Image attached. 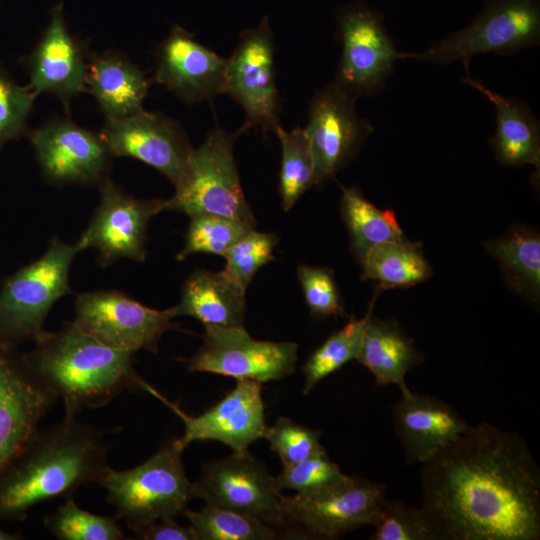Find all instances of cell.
<instances>
[{"label":"cell","instance_id":"1","mask_svg":"<svg viewBox=\"0 0 540 540\" xmlns=\"http://www.w3.org/2000/svg\"><path fill=\"white\" fill-rule=\"evenodd\" d=\"M421 466L435 540L540 539V469L520 435L472 425Z\"/></svg>","mask_w":540,"mask_h":540},{"label":"cell","instance_id":"2","mask_svg":"<svg viewBox=\"0 0 540 540\" xmlns=\"http://www.w3.org/2000/svg\"><path fill=\"white\" fill-rule=\"evenodd\" d=\"M107 454L104 432L76 417L38 429L0 478V520L23 521L33 506L98 483Z\"/></svg>","mask_w":540,"mask_h":540},{"label":"cell","instance_id":"3","mask_svg":"<svg viewBox=\"0 0 540 540\" xmlns=\"http://www.w3.org/2000/svg\"><path fill=\"white\" fill-rule=\"evenodd\" d=\"M23 353L33 374L57 398L67 417L84 408L107 405L124 390L143 391L145 381L133 366V354L111 348L67 321L56 332L44 331Z\"/></svg>","mask_w":540,"mask_h":540},{"label":"cell","instance_id":"4","mask_svg":"<svg viewBox=\"0 0 540 540\" xmlns=\"http://www.w3.org/2000/svg\"><path fill=\"white\" fill-rule=\"evenodd\" d=\"M180 439L165 443L142 464L128 470L108 468L98 482L117 519L132 530L184 513L193 497V482L184 470Z\"/></svg>","mask_w":540,"mask_h":540},{"label":"cell","instance_id":"5","mask_svg":"<svg viewBox=\"0 0 540 540\" xmlns=\"http://www.w3.org/2000/svg\"><path fill=\"white\" fill-rule=\"evenodd\" d=\"M81 250L53 237L36 260L9 275L0 289V345L15 348L35 342L54 304L72 293L69 272Z\"/></svg>","mask_w":540,"mask_h":540},{"label":"cell","instance_id":"6","mask_svg":"<svg viewBox=\"0 0 540 540\" xmlns=\"http://www.w3.org/2000/svg\"><path fill=\"white\" fill-rule=\"evenodd\" d=\"M540 41L539 0H487L466 27L433 43L413 58L448 65L460 61L469 74V60L480 53L511 54Z\"/></svg>","mask_w":540,"mask_h":540},{"label":"cell","instance_id":"7","mask_svg":"<svg viewBox=\"0 0 540 540\" xmlns=\"http://www.w3.org/2000/svg\"><path fill=\"white\" fill-rule=\"evenodd\" d=\"M240 133V130L230 133L220 128L208 133L204 142L193 149L188 178L166 200V210L189 217L216 214L255 227L233 155L234 142Z\"/></svg>","mask_w":540,"mask_h":540},{"label":"cell","instance_id":"8","mask_svg":"<svg viewBox=\"0 0 540 540\" xmlns=\"http://www.w3.org/2000/svg\"><path fill=\"white\" fill-rule=\"evenodd\" d=\"M386 486L361 477L346 476L338 483L311 493L281 497L284 521L309 534L336 538L362 526H373L380 516Z\"/></svg>","mask_w":540,"mask_h":540},{"label":"cell","instance_id":"9","mask_svg":"<svg viewBox=\"0 0 540 540\" xmlns=\"http://www.w3.org/2000/svg\"><path fill=\"white\" fill-rule=\"evenodd\" d=\"M75 319L79 328L101 343L135 353H157L161 337L177 329L170 309L157 310L118 290L80 293L75 299Z\"/></svg>","mask_w":540,"mask_h":540},{"label":"cell","instance_id":"10","mask_svg":"<svg viewBox=\"0 0 540 540\" xmlns=\"http://www.w3.org/2000/svg\"><path fill=\"white\" fill-rule=\"evenodd\" d=\"M337 24L342 54L334 81L356 99L377 93L404 52L395 48L381 14L363 3L343 6Z\"/></svg>","mask_w":540,"mask_h":540},{"label":"cell","instance_id":"11","mask_svg":"<svg viewBox=\"0 0 540 540\" xmlns=\"http://www.w3.org/2000/svg\"><path fill=\"white\" fill-rule=\"evenodd\" d=\"M274 39L268 17L244 30L227 59L223 93L245 112L241 132L260 127L274 132L279 124L280 99L275 81Z\"/></svg>","mask_w":540,"mask_h":540},{"label":"cell","instance_id":"12","mask_svg":"<svg viewBox=\"0 0 540 540\" xmlns=\"http://www.w3.org/2000/svg\"><path fill=\"white\" fill-rule=\"evenodd\" d=\"M204 327L202 346L186 360L190 372L262 384L282 379L295 370L298 346L294 342L257 340L244 327Z\"/></svg>","mask_w":540,"mask_h":540},{"label":"cell","instance_id":"13","mask_svg":"<svg viewBox=\"0 0 540 540\" xmlns=\"http://www.w3.org/2000/svg\"><path fill=\"white\" fill-rule=\"evenodd\" d=\"M98 188L99 204L77 246L81 251L95 249L102 267L120 259L144 262L149 222L166 210V200L133 197L110 178Z\"/></svg>","mask_w":540,"mask_h":540},{"label":"cell","instance_id":"14","mask_svg":"<svg viewBox=\"0 0 540 540\" xmlns=\"http://www.w3.org/2000/svg\"><path fill=\"white\" fill-rule=\"evenodd\" d=\"M193 497L206 504L230 509L268 525L285 523L281 510L282 493L274 476L248 450L204 465L193 482Z\"/></svg>","mask_w":540,"mask_h":540},{"label":"cell","instance_id":"15","mask_svg":"<svg viewBox=\"0 0 540 540\" xmlns=\"http://www.w3.org/2000/svg\"><path fill=\"white\" fill-rule=\"evenodd\" d=\"M43 179L53 185H101L112 161L100 133L70 118H52L28 132Z\"/></svg>","mask_w":540,"mask_h":540},{"label":"cell","instance_id":"16","mask_svg":"<svg viewBox=\"0 0 540 540\" xmlns=\"http://www.w3.org/2000/svg\"><path fill=\"white\" fill-rule=\"evenodd\" d=\"M100 135L113 157L139 160L163 174L175 188L187 180L194 148L172 118L143 110L106 121Z\"/></svg>","mask_w":540,"mask_h":540},{"label":"cell","instance_id":"17","mask_svg":"<svg viewBox=\"0 0 540 540\" xmlns=\"http://www.w3.org/2000/svg\"><path fill=\"white\" fill-rule=\"evenodd\" d=\"M56 399L30 370L22 353L0 345V478Z\"/></svg>","mask_w":540,"mask_h":540},{"label":"cell","instance_id":"18","mask_svg":"<svg viewBox=\"0 0 540 540\" xmlns=\"http://www.w3.org/2000/svg\"><path fill=\"white\" fill-rule=\"evenodd\" d=\"M356 98L337 82L312 98L304 131L315 162V185L333 178L358 152L373 131L355 110Z\"/></svg>","mask_w":540,"mask_h":540},{"label":"cell","instance_id":"19","mask_svg":"<svg viewBox=\"0 0 540 540\" xmlns=\"http://www.w3.org/2000/svg\"><path fill=\"white\" fill-rule=\"evenodd\" d=\"M143 391L160 400L182 420L184 434L179 439L185 448L193 441H218L233 452L244 451L253 442L264 438L268 427L262 385L253 380H237L236 386L223 399L196 416L186 414L147 382Z\"/></svg>","mask_w":540,"mask_h":540},{"label":"cell","instance_id":"20","mask_svg":"<svg viewBox=\"0 0 540 540\" xmlns=\"http://www.w3.org/2000/svg\"><path fill=\"white\" fill-rule=\"evenodd\" d=\"M84 44L70 33L62 3L51 11L48 25L32 51L23 60L29 75L27 85L37 96L50 94L68 107L86 91L89 60Z\"/></svg>","mask_w":540,"mask_h":540},{"label":"cell","instance_id":"21","mask_svg":"<svg viewBox=\"0 0 540 540\" xmlns=\"http://www.w3.org/2000/svg\"><path fill=\"white\" fill-rule=\"evenodd\" d=\"M227 59L174 26L156 51L154 81L194 104L223 93Z\"/></svg>","mask_w":540,"mask_h":540},{"label":"cell","instance_id":"22","mask_svg":"<svg viewBox=\"0 0 540 540\" xmlns=\"http://www.w3.org/2000/svg\"><path fill=\"white\" fill-rule=\"evenodd\" d=\"M393 422L409 464L426 462L472 426L442 399L413 392L395 403Z\"/></svg>","mask_w":540,"mask_h":540},{"label":"cell","instance_id":"23","mask_svg":"<svg viewBox=\"0 0 540 540\" xmlns=\"http://www.w3.org/2000/svg\"><path fill=\"white\" fill-rule=\"evenodd\" d=\"M150 81L122 52L90 54L86 91L96 100L106 121L120 120L144 110Z\"/></svg>","mask_w":540,"mask_h":540},{"label":"cell","instance_id":"24","mask_svg":"<svg viewBox=\"0 0 540 540\" xmlns=\"http://www.w3.org/2000/svg\"><path fill=\"white\" fill-rule=\"evenodd\" d=\"M246 290L224 271H194L183 283L173 318L190 316L204 326L243 327Z\"/></svg>","mask_w":540,"mask_h":540},{"label":"cell","instance_id":"25","mask_svg":"<svg viewBox=\"0 0 540 540\" xmlns=\"http://www.w3.org/2000/svg\"><path fill=\"white\" fill-rule=\"evenodd\" d=\"M356 360L372 373L378 386L396 385L401 395L407 396L412 391L406 374L422 363L423 357L398 322L371 314Z\"/></svg>","mask_w":540,"mask_h":540},{"label":"cell","instance_id":"26","mask_svg":"<svg viewBox=\"0 0 540 540\" xmlns=\"http://www.w3.org/2000/svg\"><path fill=\"white\" fill-rule=\"evenodd\" d=\"M463 82L482 94L494 105L496 131L490 144L496 158L507 166L539 165V122L525 101L503 97L482 82L466 75Z\"/></svg>","mask_w":540,"mask_h":540},{"label":"cell","instance_id":"27","mask_svg":"<svg viewBox=\"0 0 540 540\" xmlns=\"http://www.w3.org/2000/svg\"><path fill=\"white\" fill-rule=\"evenodd\" d=\"M342 193L341 214L360 264L374 246L405 239L393 211L379 209L354 186L342 187Z\"/></svg>","mask_w":540,"mask_h":540},{"label":"cell","instance_id":"28","mask_svg":"<svg viewBox=\"0 0 540 540\" xmlns=\"http://www.w3.org/2000/svg\"><path fill=\"white\" fill-rule=\"evenodd\" d=\"M484 247L500 264L510 285L533 303L540 290V237L518 226L506 236L486 241Z\"/></svg>","mask_w":540,"mask_h":540},{"label":"cell","instance_id":"29","mask_svg":"<svg viewBox=\"0 0 540 540\" xmlns=\"http://www.w3.org/2000/svg\"><path fill=\"white\" fill-rule=\"evenodd\" d=\"M361 265L362 278L375 281L380 289L410 287L432 273L421 246L406 239L374 246Z\"/></svg>","mask_w":540,"mask_h":540},{"label":"cell","instance_id":"30","mask_svg":"<svg viewBox=\"0 0 540 540\" xmlns=\"http://www.w3.org/2000/svg\"><path fill=\"white\" fill-rule=\"evenodd\" d=\"M371 304L367 314L350 320L340 330L332 333L307 359L302 367L305 382L303 394H308L317 384L330 374L342 368L359 354L363 332L372 314Z\"/></svg>","mask_w":540,"mask_h":540},{"label":"cell","instance_id":"31","mask_svg":"<svg viewBox=\"0 0 540 540\" xmlns=\"http://www.w3.org/2000/svg\"><path fill=\"white\" fill-rule=\"evenodd\" d=\"M281 143L282 161L279 174V193L285 211L315 185V162L304 129L291 131L278 125L274 131Z\"/></svg>","mask_w":540,"mask_h":540},{"label":"cell","instance_id":"32","mask_svg":"<svg viewBox=\"0 0 540 540\" xmlns=\"http://www.w3.org/2000/svg\"><path fill=\"white\" fill-rule=\"evenodd\" d=\"M196 540H270L275 530L256 518L214 505L206 504L198 511L186 509L183 513Z\"/></svg>","mask_w":540,"mask_h":540},{"label":"cell","instance_id":"33","mask_svg":"<svg viewBox=\"0 0 540 540\" xmlns=\"http://www.w3.org/2000/svg\"><path fill=\"white\" fill-rule=\"evenodd\" d=\"M116 519L115 516H100L83 510L70 496L56 511L47 515L43 523L60 540L126 539Z\"/></svg>","mask_w":540,"mask_h":540},{"label":"cell","instance_id":"34","mask_svg":"<svg viewBox=\"0 0 540 540\" xmlns=\"http://www.w3.org/2000/svg\"><path fill=\"white\" fill-rule=\"evenodd\" d=\"M252 229L254 227L216 214L192 215L185 235V243L177 254V260L183 261L195 253L223 256Z\"/></svg>","mask_w":540,"mask_h":540},{"label":"cell","instance_id":"35","mask_svg":"<svg viewBox=\"0 0 540 540\" xmlns=\"http://www.w3.org/2000/svg\"><path fill=\"white\" fill-rule=\"evenodd\" d=\"M278 240L273 233L250 230L223 255L226 259L223 271L247 290L257 271L273 260Z\"/></svg>","mask_w":540,"mask_h":540},{"label":"cell","instance_id":"36","mask_svg":"<svg viewBox=\"0 0 540 540\" xmlns=\"http://www.w3.org/2000/svg\"><path fill=\"white\" fill-rule=\"evenodd\" d=\"M36 97L28 86H20L0 62V150L28 132Z\"/></svg>","mask_w":540,"mask_h":540},{"label":"cell","instance_id":"37","mask_svg":"<svg viewBox=\"0 0 540 540\" xmlns=\"http://www.w3.org/2000/svg\"><path fill=\"white\" fill-rule=\"evenodd\" d=\"M346 476L325 450L302 461L283 466L281 473L274 478L280 491L287 489L304 494L328 488Z\"/></svg>","mask_w":540,"mask_h":540},{"label":"cell","instance_id":"38","mask_svg":"<svg viewBox=\"0 0 540 540\" xmlns=\"http://www.w3.org/2000/svg\"><path fill=\"white\" fill-rule=\"evenodd\" d=\"M322 432L300 425L287 417H279L267 427L264 438L283 466L314 456L326 449L320 442Z\"/></svg>","mask_w":540,"mask_h":540},{"label":"cell","instance_id":"39","mask_svg":"<svg viewBox=\"0 0 540 540\" xmlns=\"http://www.w3.org/2000/svg\"><path fill=\"white\" fill-rule=\"evenodd\" d=\"M373 527L372 540H435L421 508L399 500L385 501Z\"/></svg>","mask_w":540,"mask_h":540},{"label":"cell","instance_id":"40","mask_svg":"<svg viewBox=\"0 0 540 540\" xmlns=\"http://www.w3.org/2000/svg\"><path fill=\"white\" fill-rule=\"evenodd\" d=\"M297 276L306 304L314 318L346 316L331 269L300 265L297 268Z\"/></svg>","mask_w":540,"mask_h":540},{"label":"cell","instance_id":"41","mask_svg":"<svg viewBox=\"0 0 540 540\" xmlns=\"http://www.w3.org/2000/svg\"><path fill=\"white\" fill-rule=\"evenodd\" d=\"M144 540H196L191 526H181L174 518H166L133 531Z\"/></svg>","mask_w":540,"mask_h":540},{"label":"cell","instance_id":"42","mask_svg":"<svg viewBox=\"0 0 540 540\" xmlns=\"http://www.w3.org/2000/svg\"><path fill=\"white\" fill-rule=\"evenodd\" d=\"M20 538V534L7 532L0 527V540H16Z\"/></svg>","mask_w":540,"mask_h":540}]
</instances>
